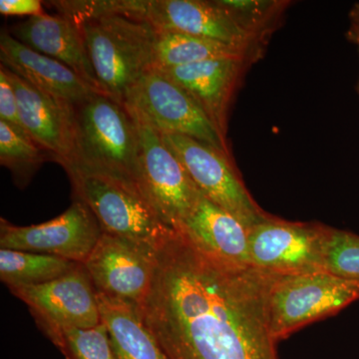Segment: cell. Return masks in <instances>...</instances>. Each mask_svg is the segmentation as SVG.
Returning <instances> with one entry per match:
<instances>
[{
  "mask_svg": "<svg viewBox=\"0 0 359 359\" xmlns=\"http://www.w3.org/2000/svg\"><path fill=\"white\" fill-rule=\"evenodd\" d=\"M275 276L209 256L174 230L142 316L169 359H278L266 309Z\"/></svg>",
  "mask_w": 359,
  "mask_h": 359,
  "instance_id": "6da1fadb",
  "label": "cell"
},
{
  "mask_svg": "<svg viewBox=\"0 0 359 359\" xmlns=\"http://www.w3.org/2000/svg\"><path fill=\"white\" fill-rule=\"evenodd\" d=\"M51 4L75 21L103 91L125 105L135 85L152 68L154 29L106 11L98 0Z\"/></svg>",
  "mask_w": 359,
  "mask_h": 359,
  "instance_id": "7a4b0ae2",
  "label": "cell"
},
{
  "mask_svg": "<svg viewBox=\"0 0 359 359\" xmlns=\"http://www.w3.org/2000/svg\"><path fill=\"white\" fill-rule=\"evenodd\" d=\"M66 166L115 177L141 190L138 130L126 105L103 93L74 105V148Z\"/></svg>",
  "mask_w": 359,
  "mask_h": 359,
  "instance_id": "3957f363",
  "label": "cell"
},
{
  "mask_svg": "<svg viewBox=\"0 0 359 359\" xmlns=\"http://www.w3.org/2000/svg\"><path fill=\"white\" fill-rule=\"evenodd\" d=\"M77 201L95 216L102 233L158 250L174 229L160 218L138 187L108 175L65 167Z\"/></svg>",
  "mask_w": 359,
  "mask_h": 359,
  "instance_id": "277c9868",
  "label": "cell"
},
{
  "mask_svg": "<svg viewBox=\"0 0 359 359\" xmlns=\"http://www.w3.org/2000/svg\"><path fill=\"white\" fill-rule=\"evenodd\" d=\"M359 299V282L327 271L275 276L268 295V321L271 337L280 340L339 313Z\"/></svg>",
  "mask_w": 359,
  "mask_h": 359,
  "instance_id": "5b68a950",
  "label": "cell"
},
{
  "mask_svg": "<svg viewBox=\"0 0 359 359\" xmlns=\"http://www.w3.org/2000/svg\"><path fill=\"white\" fill-rule=\"evenodd\" d=\"M106 11L147 23L153 29L215 40L256 53L262 40L243 29L216 1L101 0Z\"/></svg>",
  "mask_w": 359,
  "mask_h": 359,
  "instance_id": "8992f818",
  "label": "cell"
},
{
  "mask_svg": "<svg viewBox=\"0 0 359 359\" xmlns=\"http://www.w3.org/2000/svg\"><path fill=\"white\" fill-rule=\"evenodd\" d=\"M138 130L141 190L160 218L177 230L200 199L201 193L159 130L129 107Z\"/></svg>",
  "mask_w": 359,
  "mask_h": 359,
  "instance_id": "52a82bcc",
  "label": "cell"
},
{
  "mask_svg": "<svg viewBox=\"0 0 359 359\" xmlns=\"http://www.w3.org/2000/svg\"><path fill=\"white\" fill-rule=\"evenodd\" d=\"M332 228L318 223H292L271 216L248 229L250 263L276 276L325 271Z\"/></svg>",
  "mask_w": 359,
  "mask_h": 359,
  "instance_id": "ba28073f",
  "label": "cell"
},
{
  "mask_svg": "<svg viewBox=\"0 0 359 359\" xmlns=\"http://www.w3.org/2000/svg\"><path fill=\"white\" fill-rule=\"evenodd\" d=\"M162 135L200 192L236 217L245 228L271 216L257 204L247 190L230 155L184 135Z\"/></svg>",
  "mask_w": 359,
  "mask_h": 359,
  "instance_id": "9c48e42d",
  "label": "cell"
},
{
  "mask_svg": "<svg viewBox=\"0 0 359 359\" xmlns=\"http://www.w3.org/2000/svg\"><path fill=\"white\" fill-rule=\"evenodd\" d=\"M125 105L141 112L162 134L191 137L230 155L226 139L199 104L160 70L150 68L130 92Z\"/></svg>",
  "mask_w": 359,
  "mask_h": 359,
  "instance_id": "30bf717a",
  "label": "cell"
},
{
  "mask_svg": "<svg viewBox=\"0 0 359 359\" xmlns=\"http://www.w3.org/2000/svg\"><path fill=\"white\" fill-rule=\"evenodd\" d=\"M96 292L141 306L157 264V250L102 233L83 264Z\"/></svg>",
  "mask_w": 359,
  "mask_h": 359,
  "instance_id": "8fae6325",
  "label": "cell"
},
{
  "mask_svg": "<svg viewBox=\"0 0 359 359\" xmlns=\"http://www.w3.org/2000/svg\"><path fill=\"white\" fill-rule=\"evenodd\" d=\"M102 230L88 207L80 201L57 218L32 226H15L1 219L0 248L49 255L83 264Z\"/></svg>",
  "mask_w": 359,
  "mask_h": 359,
  "instance_id": "7c38bea8",
  "label": "cell"
},
{
  "mask_svg": "<svg viewBox=\"0 0 359 359\" xmlns=\"http://www.w3.org/2000/svg\"><path fill=\"white\" fill-rule=\"evenodd\" d=\"M9 290L27 304L42 332L101 323L96 289L82 264L51 282Z\"/></svg>",
  "mask_w": 359,
  "mask_h": 359,
  "instance_id": "4fadbf2b",
  "label": "cell"
},
{
  "mask_svg": "<svg viewBox=\"0 0 359 359\" xmlns=\"http://www.w3.org/2000/svg\"><path fill=\"white\" fill-rule=\"evenodd\" d=\"M8 70L23 129L50 153L54 162H69L74 148V105L42 91Z\"/></svg>",
  "mask_w": 359,
  "mask_h": 359,
  "instance_id": "5bb4252c",
  "label": "cell"
},
{
  "mask_svg": "<svg viewBox=\"0 0 359 359\" xmlns=\"http://www.w3.org/2000/svg\"><path fill=\"white\" fill-rule=\"evenodd\" d=\"M247 61L243 58L211 59L158 70L185 90L226 139L231 97Z\"/></svg>",
  "mask_w": 359,
  "mask_h": 359,
  "instance_id": "9a60e30c",
  "label": "cell"
},
{
  "mask_svg": "<svg viewBox=\"0 0 359 359\" xmlns=\"http://www.w3.org/2000/svg\"><path fill=\"white\" fill-rule=\"evenodd\" d=\"M9 33L33 50L67 66L97 91L106 94L97 79L81 32L70 16L45 13L28 18Z\"/></svg>",
  "mask_w": 359,
  "mask_h": 359,
  "instance_id": "2e32d148",
  "label": "cell"
},
{
  "mask_svg": "<svg viewBox=\"0 0 359 359\" xmlns=\"http://www.w3.org/2000/svg\"><path fill=\"white\" fill-rule=\"evenodd\" d=\"M1 65L56 98L77 105L90 96L101 93L55 59L33 50L14 39L6 29L0 34Z\"/></svg>",
  "mask_w": 359,
  "mask_h": 359,
  "instance_id": "e0dca14e",
  "label": "cell"
},
{
  "mask_svg": "<svg viewBox=\"0 0 359 359\" xmlns=\"http://www.w3.org/2000/svg\"><path fill=\"white\" fill-rule=\"evenodd\" d=\"M176 231L209 256L226 263L252 266L248 229L203 194L190 216Z\"/></svg>",
  "mask_w": 359,
  "mask_h": 359,
  "instance_id": "ac0fdd59",
  "label": "cell"
},
{
  "mask_svg": "<svg viewBox=\"0 0 359 359\" xmlns=\"http://www.w3.org/2000/svg\"><path fill=\"white\" fill-rule=\"evenodd\" d=\"M101 323L117 359H169L142 316L140 306L97 292Z\"/></svg>",
  "mask_w": 359,
  "mask_h": 359,
  "instance_id": "d6986e66",
  "label": "cell"
},
{
  "mask_svg": "<svg viewBox=\"0 0 359 359\" xmlns=\"http://www.w3.org/2000/svg\"><path fill=\"white\" fill-rule=\"evenodd\" d=\"M255 53L215 40L185 33L154 29L152 68L167 69L219 58L252 60Z\"/></svg>",
  "mask_w": 359,
  "mask_h": 359,
  "instance_id": "ffe728a7",
  "label": "cell"
},
{
  "mask_svg": "<svg viewBox=\"0 0 359 359\" xmlns=\"http://www.w3.org/2000/svg\"><path fill=\"white\" fill-rule=\"evenodd\" d=\"M78 264L49 255L0 249V280L9 289L51 282L69 273Z\"/></svg>",
  "mask_w": 359,
  "mask_h": 359,
  "instance_id": "44dd1931",
  "label": "cell"
},
{
  "mask_svg": "<svg viewBox=\"0 0 359 359\" xmlns=\"http://www.w3.org/2000/svg\"><path fill=\"white\" fill-rule=\"evenodd\" d=\"M53 156L32 140L25 130L0 120V163L13 175L14 183L25 188L46 161Z\"/></svg>",
  "mask_w": 359,
  "mask_h": 359,
  "instance_id": "7402d4cb",
  "label": "cell"
},
{
  "mask_svg": "<svg viewBox=\"0 0 359 359\" xmlns=\"http://www.w3.org/2000/svg\"><path fill=\"white\" fill-rule=\"evenodd\" d=\"M43 332L65 359H117L102 323L94 327L51 328Z\"/></svg>",
  "mask_w": 359,
  "mask_h": 359,
  "instance_id": "603a6c76",
  "label": "cell"
},
{
  "mask_svg": "<svg viewBox=\"0 0 359 359\" xmlns=\"http://www.w3.org/2000/svg\"><path fill=\"white\" fill-rule=\"evenodd\" d=\"M243 29L257 39L268 36L287 2L276 0H217Z\"/></svg>",
  "mask_w": 359,
  "mask_h": 359,
  "instance_id": "cb8c5ba5",
  "label": "cell"
},
{
  "mask_svg": "<svg viewBox=\"0 0 359 359\" xmlns=\"http://www.w3.org/2000/svg\"><path fill=\"white\" fill-rule=\"evenodd\" d=\"M325 271L359 282V236L332 228L325 252Z\"/></svg>",
  "mask_w": 359,
  "mask_h": 359,
  "instance_id": "d4e9b609",
  "label": "cell"
},
{
  "mask_svg": "<svg viewBox=\"0 0 359 359\" xmlns=\"http://www.w3.org/2000/svg\"><path fill=\"white\" fill-rule=\"evenodd\" d=\"M0 120L16 128L25 130L18 114V99L13 81L9 76L8 70L2 65H0Z\"/></svg>",
  "mask_w": 359,
  "mask_h": 359,
  "instance_id": "484cf974",
  "label": "cell"
},
{
  "mask_svg": "<svg viewBox=\"0 0 359 359\" xmlns=\"http://www.w3.org/2000/svg\"><path fill=\"white\" fill-rule=\"evenodd\" d=\"M0 13L6 16H32L45 13L39 0H0Z\"/></svg>",
  "mask_w": 359,
  "mask_h": 359,
  "instance_id": "4316f807",
  "label": "cell"
},
{
  "mask_svg": "<svg viewBox=\"0 0 359 359\" xmlns=\"http://www.w3.org/2000/svg\"><path fill=\"white\" fill-rule=\"evenodd\" d=\"M349 20H351V25H349L348 32H347V39L353 43H359V4H355L349 13Z\"/></svg>",
  "mask_w": 359,
  "mask_h": 359,
  "instance_id": "83f0119b",
  "label": "cell"
},
{
  "mask_svg": "<svg viewBox=\"0 0 359 359\" xmlns=\"http://www.w3.org/2000/svg\"><path fill=\"white\" fill-rule=\"evenodd\" d=\"M358 49H359V43H358Z\"/></svg>",
  "mask_w": 359,
  "mask_h": 359,
  "instance_id": "f1b7e54d",
  "label": "cell"
}]
</instances>
